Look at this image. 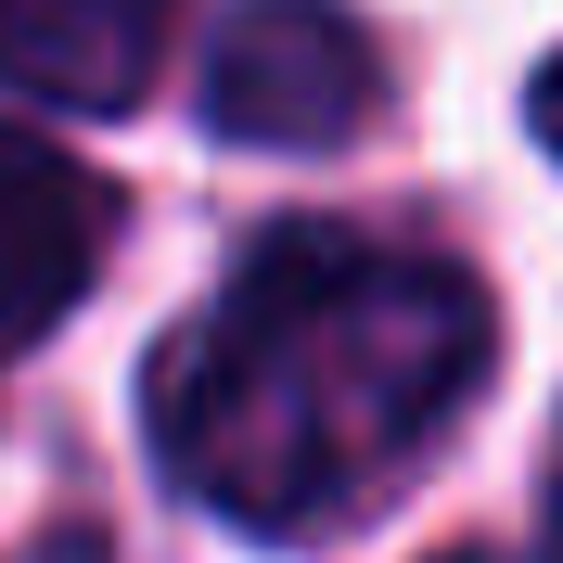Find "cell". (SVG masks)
<instances>
[{"instance_id": "1", "label": "cell", "mask_w": 563, "mask_h": 563, "mask_svg": "<svg viewBox=\"0 0 563 563\" xmlns=\"http://www.w3.org/2000/svg\"><path fill=\"white\" fill-rule=\"evenodd\" d=\"M499 320L449 256L269 231L154 358V461L192 512L244 538H320L410 487L474 410Z\"/></svg>"}, {"instance_id": "2", "label": "cell", "mask_w": 563, "mask_h": 563, "mask_svg": "<svg viewBox=\"0 0 563 563\" xmlns=\"http://www.w3.org/2000/svg\"><path fill=\"white\" fill-rule=\"evenodd\" d=\"M372 103H385V65L346 0H244L206 52V129L256 154H333Z\"/></svg>"}, {"instance_id": "7", "label": "cell", "mask_w": 563, "mask_h": 563, "mask_svg": "<svg viewBox=\"0 0 563 563\" xmlns=\"http://www.w3.org/2000/svg\"><path fill=\"white\" fill-rule=\"evenodd\" d=\"M461 563H512V551H461Z\"/></svg>"}, {"instance_id": "4", "label": "cell", "mask_w": 563, "mask_h": 563, "mask_svg": "<svg viewBox=\"0 0 563 563\" xmlns=\"http://www.w3.org/2000/svg\"><path fill=\"white\" fill-rule=\"evenodd\" d=\"M179 38V0H0V90L65 115H129Z\"/></svg>"}, {"instance_id": "3", "label": "cell", "mask_w": 563, "mask_h": 563, "mask_svg": "<svg viewBox=\"0 0 563 563\" xmlns=\"http://www.w3.org/2000/svg\"><path fill=\"white\" fill-rule=\"evenodd\" d=\"M103 244H115L103 179L77 167V154H52L38 129H0V358L38 346V333L90 295Z\"/></svg>"}, {"instance_id": "6", "label": "cell", "mask_w": 563, "mask_h": 563, "mask_svg": "<svg viewBox=\"0 0 563 563\" xmlns=\"http://www.w3.org/2000/svg\"><path fill=\"white\" fill-rule=\"evenodd\" d=\"M526 115H538V141H551V154H563V52H551V65H538V103H526Z\"/></svg>"}, {"instance_id": "5", "label": "cell", "mask_w": 563, "mask_h": 563, "mask_svg": "<svg viewBox=\"0 0 563 563\" xmlns=\"http://www.w3.org/2000/svg\"><path fill=\"white\" fill-rule=\"evenodd\" d=\"M538 526H551V563H563V422H551V461H538Z\"/></svg>"}]
</instances>
